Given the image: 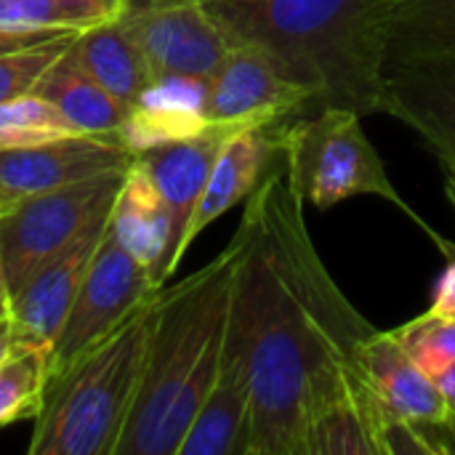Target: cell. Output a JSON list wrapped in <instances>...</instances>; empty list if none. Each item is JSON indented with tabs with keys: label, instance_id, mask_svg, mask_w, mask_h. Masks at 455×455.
<instances>
[{
	"label": "cell",
	"instance_id": "21",
	"mask_svg": "<svg viewBox=\"0 0 455 455\" xmlns=\"http://www.w3.org/2000/svg\"><path fill=\"white\" fill-rule=\"evenodd\" d=\"M455 61V0H389L387 67Z\"/></svg>",
	"mask_w": 455,
	"mask_h": 455
},
{
	"label": "cell",
	"instance_id": "31",
	"mask_svg": "<svg viewBox=\"0 0 455 455\" xmlns=\"http://www.w3.org/2000/svg\"><path fill=\"white\" fill-rule=\"evenodd\" d=\"M11 288H8V277H5V261H3V245H0V299L8 301Z\"/></svg>",
	"mask_w": 455,
	"mask_h": 455
},
{
	"label": "cell",
	"instance_id": "8",
	"mask_svg": "<svg viewBox=\"0 0 455 455\" xmlns=\"http://www.w3.org/2000/svg\"><path fill=\"white\" fill-rule=\"evenodd\" d=\"M307 112H315V96L253 45H229L208 77L205 115L211 125L285 128Z\"/></svg>",
	"mask_w": 455,
	"mask_h": 455
},
{
	"label": "cell",
	"instance_id": "3",
	"mask_svg": "<svg viewBox=\"0 0 455 455\" xmlns=\"http://www.w3.org/2000/svg\"><path fill=\"white\" fill-rule=\"evenodd\" d=\"M229 45L264 51L323 107L381 112L389 0H203Z\"/></svg>",
	"mask_w": 455,
	"mask_h": 455
},
{
	"label": "cell",
	"instance_id": "12",
	"mask_svg": "<svg viewBox=\"0 0 455 455\" xmlns=\"http://www.w3.org/2000/svg\"><path fill=\"white\" fill-rule=\"evenodd\" d=\"M251 411L248 347L229 307L216 379L187 429L179 455H251Z\"/></svg>",
	"mask_w": 455,
	"mask_h": 455
},
{
	"label": "cell",
	"instance_id": "23",
	"mask_svg": "<svg viewBox=\"0 0 455 455\" xmlns=\"http://www.w3.org/2000/svg\"><path fill=\"white\" fill-rule=\"evenodd\" d=\"M51 379V352L35 344L13 341L0 363V427L19 419H35Z\"/></svg>",
	"mask_w": 455,
	"mask_h": 455
},
{
	"label": "cell",
	"instance_id": "22",
	"mask_svg": "<svg viewBox=\"0 0 455 455\" xmlns=\"http://www.w3.org/2000/svg\"><path fill=\"white\" fill-rule=\"evenodd\" d=\"M123 0H0V29L83 32L120 11Z\"/></svg>",
	"mask_w": 455,
	"mask_h": 455
},
{
	"label": "cell",
	"instance_id": "25",
	"mask_svg": "<svg viewBox=\"0 0 455 455\" xmlns=\"http://www.w3.org/2000/svg\"><path fill=\"white\" fill-rule=\"evenodd\" d=\"M397 339L405 344L411 357L435 379L440 371L455 365V317L421 315L400 328H395Z\"/></svg>",
	"mask_w": 455,
	"mask_h": 455
},
{
	"label": "cell",
	"instance_id": "32",
	"mask_svg": "<svg viewBox=\"0 0 455 455\" xmlns=\"http://www.w3.org/2000/svg\"><path fill=\"white\" fill-rule=\"evenodd\" d=\"M11 205H13V197H8V195H5V192L0 189V219H3L5 213H8V208H11Z\"/></svg>",
	"mask_w": 455,
	"mask_h": 455
},
{
	"label": "cell",
	"instance_id": "4",
	"mask_svg": "<svg viewBox=\"0 0 455 455\" xmlns=\"http://www.w3.org/2000/svg\"><path fill=\"white\" fill-rule=\"evenodd\" d=\"M152 299L115 333L48 379L29 455L117 453L139 395Z\"/></svg>",
	"mask_w": 455,
	"mask_h": 455
},
{
	"label": "cell",
	"instance_id": "7",
	"mask_svg": "<svg viewBox=\"0 0 455 455\" xmlns=\"http://www.w3.org/2000/svg\"><path fill=\"white\" fill-rule=\"evenodd\" d=\"M157 291L149 272L120 248L107 227L75 304L51 344V376L115 333Z\"/></svg>",
	"mask_w": 455,
	"mask_h": 455
},
{
	"label": "cell",
	"instance_id": "26",
	"mask_svg": "<svg viewBox=\"0 0 455 455\" xmlns=\"http://www.w3.org/2000/svg\"><path fill=\"white\" fill-rule=\"evenodd\" d=\"M77 32L59 35L27 48H16L8 53H0V101L32 93L45 69L67 51V45L75 40Z\"/></svg>",
	"mask_w": 455,
	"mask_h": 455
},
{
	"label": "cell",
	"instance_id": "10",
	"mask_svg": "<svg viewBox=\"0 0 455 455\" xmlns=\"http://www.w3.org/2000/svg\"><path fill=\"white\" fill-rule=\"evenodd\" d=\"M107 227L109 216L93 221L69 245L45 259L16 291H11L8 320L13 341L35 344L51 352V344L75 304Z\"/></svg>",
	"mask_w": 455,
	"mask_h": 455
},
{
	"label": "cell",
	"instance_id": "28",
	"mask_svg": "<svg viewBox=\"0 0 455 455\" xmlns=\"http://www.w3.org/2000/svg\"><path fill=\"white\" fill-rule=\"evenodd\" d=\"M59 35H69V32H13V29H0V53L16 51V48H27Z\"/></svg>",
	"mask_w": 455,
	"mask_h": 455
},
{
	"label": "cell",
	"instance_id": "2",
	"mask_svg": "<svg viewBox=\"0 0 455 455\" xmlns=\"http://www.w3.org/2000/svg\"><path fill=\"white\" fill-rule=\"evenodd\" d=\"M245 243L248 229L240 221L211 264L155 293L139 395L115 455H179L219 371Z\"/></svg>",
	"mask_w": 455,
	"mask_h": 455
},
{
	"label": "cell",
	"instance_id": "11",
	"mask_svg": "<svg viewBox=\"0 0 455 455\" xmlns=\"http://www.w3.org/2000/svg\"><path fill=\"white\" fill-rule=\"evenodd\" d=\"M133 157L136 155L117 133L61 136L35 147L0 152V189L19 200L109 171H125Z\"/></svg>",
	"mask_w": 455,
	"mask_h": 455
},
{
	"label": "cell",
	"instance_id": "20",
	"mask_svg": "<svg viewBox=\"0 0 455 455\" xmlns=\"http://www.w3.org/2000/svg\"><path fill=\"white\" fill-rule=\"evenodd\" d=\"M69 51L109 93L125 104H136L144 88L155 80L136 40L123 27L117 13L75 35Z\"/></svg>",
	"mask_w": 455,
	"mask_h": 455
},
{
	"label": "cell",
	"instance_id": "1",
	"mask_svg": "<svg viewBox=\"0 0 455 455\" xmlns=\"http://www.w3.org/2000/svg\"><path fill=\"white\" fill-rule=\"evenodd\" d=\"M243 224L232 317L251 365V455H304L309 416L341 392L376 328L323 264L283 160L248 197Z\"/></svg>",
	"mask_w": 455,
	"mask_h": 455
},
{
	"label": "cell",
	"instance_id": "19",
	"mask_svg": "<svg viewBox=\"0 0 455 455\" xmlns=\"http://www.w3.org/2000/svg\"><path fill=\"white\" fill-rule=\"evenodd\" d=\"M69 45L45 69L35 85V93L48 99L80 133H117L131 115V104L109 93L93 75H88Z\"/></svg>",
	"mask_w": 455,
	"mask_h": 455
},
{
	"label": "cell",
	"instance_id": "5",
	"mask_svg": "<svg viewBox=\"0 0 455 455\" xmlns=\"http://www.w3.org/2000/svg\"><path fill=\"white\" fill-rule=\"evenodd\" d=\"M280 160L291 187L317 211H328L357 195H376L413 221L451 261L455 245L427 224L392 184L387 165L363 128V115L347 107H323L293 120L280 133Z\"/></svg>",
	"mask_w": 455,
	"mask_h": 455
},
{
	"label": "cell",
	"instance_id": "17",
	"mask_svg": "<svg viewBox=\"0 0 455 455\" xmlns=\"http://www.w3.org/2000/svg\"><path fill=\"white\" fill-rule=\"evenodd\" d=\"M205 96L208 77H155L131 107V115L117 136L133 155L197 136L211 128L205 115Z\"/></svg>",
	"mask_w": 455,
	"mask_h": 455
},
{
	"label": "cell",
	"instance_id": "14",
	"mask_svg": "<svg viewBox=\"0 0 455 455\" xmlns=\"http://www.w3.org/2000/svg\"><path fill=\"white\" fill-rule=\"evenodd\" d=\"M381 112L416 131L432 155H455V61L389 64Z\"/></svg>",
	"mask_w": 455,
	"mask_h": 455
},
{
	"label": "cell",
	"instance_id": "29",
	"mask_svg": "<svg viewBox=\"0 0 455 455\" xmlns=\"http://www.w3.org/2000/svg\"><path fill=\"white\" fill-rule=\"evenodd\" d=\"M443 397H445V405H448V427L455 432V365L453 368H445L435 376Z\"/></svg>",
	"mask_w": 455,
	"mask_h": 455
},
{
	"label": "cell",
	"instance_id": "15",
	"mask_svg": "<svg viewBox=\"0 0 455 455\" xmlns=\"http://www.w3.org/2000/svg\"><path fill=\"white\" fill-rule=\"evenodd\" d=\"M360 371L387 413L419 424L448 427V405L437 381L411 357L395 331H373L360 347Z\"/></svg>",
	"mask_w": 455,
	"mask_h": 455
},
{
	"label": "cell",
	"instance_id": "30",
	"mask_svg": "<svg viewBox=\"0 0 455 455\" xmlns=\"http://www.w3.org/2000/svg\"><path fill=\"white\" fill-rule=\"evenodd\" d=\"M443 171V181H445V195L451 200L455 211V155H435Z\"/></svg>",
	"mask_w": 455,
	"mask_h": 455
},
{
	"label": "cell",
	"instance_id": "33",
	"mask_svg": "<svg viewBox=\"0 0 455 455\" xmlns=\"http://www.w3.org/2000/svg\"><path fill=\"white\" fill-rule=\"evenodd\" d=\"M3 320H8V301L5 299H0V323Z\"/></svg>",
	"mask_w": 455,
	"mask_h": 455
},
{
	"label": "cell",
	"instance_id": "18",
	"mask_svg": "<svg viewBox=\"0 0 455 455\" xmlns=\"http://www.w3.org/2000/svg\"><path fill=\"white\" fill-rule=\"evenodd\" d=\"M229 133H232L229 128L211 125L208 131H203L197 136L171 141V144H163V147L136 155L152 173V179L168 205L171 221H173V237H176L173 269H179L181 259L187 256L184 237H187L189 221L195 216V208H197L205 181L211 176L213 160Z\"/></svg>",
	"mask_w": 455,
	"mask_h": 455
},
{
	"label": "cell",
	"instance_id": "9",
	"mask_svg": "<svg viewBox=\"0 0 455 455\" xmlns=\"http://www.w3.org/2000/svg\"><path fill=\"white\" fill-rule=\"evenodd\" d=\"M117 19L155 77H211L229 51V40L203 0H123Z\"/></svg>",
	"mask_w": 455,
	"mask_h": 455
},
{
	"label": "cell",
	"instance_id": "6",
	"mask_svg": "<svg viewBox=\"0 0 455 455\" xmlns=\"http://www.w3.org/2000/svg\"><path fill=\"white\" fill-rule=\"evenodd\" d=\"M123 176L125 171H109L13 200L8 213L0 219L8 288L16 291L45 259L69 245L93 221L109 216Z\"/></svg>",
	"mask_w": 455,
	"mask_h": 455
},
{
	"label": "cell",
	"instance_id": "27",
	"mask_svg": "<svg viewBox=\"0 0 455 455\" xmlns=\"http://www.w3.org/2000/svg\"><path fill=\"white\" fill-rule=\"evenodd\" d=\"M429 312L440 315V317H455V256L448 261V269L443 272V277L435 288Z\"/></svg>",
	"mask_w": 455,
	"mask_h": 455
},
{
	"label": "cell",
	"instance_id": "24",
	"mask_svg": "<svg viewBox=\"0 0 455 455\" xmlns=\"http://www.w3.org/2000/svg\"><path fill=\"white\" fill-rule=\"evenodd\" d=\"M75 133L80 131L35 91L0 101V152L24 149Z\"/></svg>",
	"mask_w": 455,
	"mask_h": 455
},
{
	"label": "cell",
	"instance_id": "16",
	"mask_svg": "<svg viewBox=\"0 0 455 455\" xmlns=\"http://www.w3.org/2000/svg\"><path fill=\"white\" fill-rule=\"evenodd\" d=\"M280 133L283 128H240L224 139L189 221L184 237L187 251L203 229L256 192V187L280 160Z\"/></svg>",
	"mask_w": 455,
	"mask_h": 455
},
{
	"label": "cell",
	"instance_id": "13",
	"mask_svg": "<svg viewBox=\"0 0 455 455\" xmlns=\"http://www.w3.org/2000/svg\"><path fill=\"white\" fill-rule=\"evenodd\" d=\"M109 232L120 248H125L149 272L157 288L173 277V221L152 173L139 157L125 168L109 211Z\"/></svg>",
	"mask_w": 455,
	"mask_h": 455
}]
</instances>
